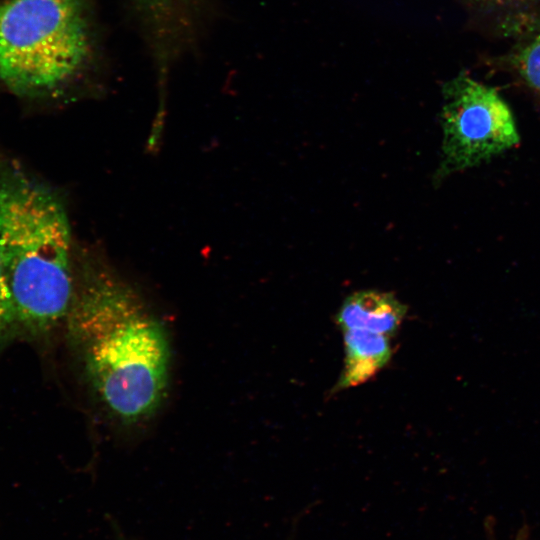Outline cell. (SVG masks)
Instances as JSON below:
<instances>
[{"label": "cell", "mask_w": 540, "mask_h": 540, "mask_svg": "<svg viewBox=\"0 0 540 540\" xmlns=\"http://www.w3.org/2000/svg\"><path fill=\"white\" fill-rule=\"evenodd\" d=\"M64 326L84 378L108 414L134 424L155 413L167 394L169 344L128 283L103 264L83 263Z\"/></svg>", "instance_id": "cell-1"}, {"label": "cell", "mask_w": 540, "mask_h": 540, "mask_svg": "<svg viewBox=\"0 0 540 540\" xmlns=\"http://www.w3.org/2000/svg\"><path fill=\"white\" fill-rule=\"evenodd\" d=\"M0 264L18 338L43 340L65 325L76 286L66 210L50 189L2 161Z\"/></svg>", "instance_id": "cell-2"}, {"label": "cell", "mask_w": 540, "mask_h": 540, "mask_svg": "<svg viewBox=\"0 0 540 540\" xmlns=\"http://www.w3.org/2000/svg\"><path fill=\"white\" fill-rule=\"evenodd\" d=\"M87 51L81 0L0 3V79L12 90L36 93L62 85Z\"/></svg>", "instance_id": "cell-3"}, {"label": "cell", "mask_w": 540, "mask_h": 540, "mask_svg": "<svg viewBox=\"0 0 540 540\" xmlns=\"http://www.w3.org/2000/svg\"><path fill=\"white\" fill-rule=\"evenodd\" d=\"M441 156L435 185L489 162L520 143L513 113L491 86L460 72L442 87Z\"/></svg>", "instance_id": "cell-4"}, {"label": "cell", "mask_w": 540, "mask_h": 540, "mask_svg": "<svg viewBox=\"0 0 540 540\" xmlns=\"http://www.w3.org/2000/svg\"><path fill=\"white\" fill-rule=\"evenodd\" d=\"M406 314V306L393 294L363 290L349 295L336 320L343 331L361 329L386 336L393 335Z\"/></svg>", "instance_id": "cell-5"}, {"label": "cell", "mask_w": 540, "mask_h": 540, "mask_svg": "<svg viewBox=\"0 0 540 540\" xmlns=\"http://www.w3.org/2000/svg\"><path fill=\"white\" fill-rule=\"evenodd\" d=\"M344 346L345 361L338 389L365 383L386 366L392 354L388 336L367 330H345Z\"/></svg>", "instance_id": "cell-6"}, {"label": "cell", "mask_w": 540, "mask_h": 540, "mask_svg": "<svg viewBox=\"0 0 540 540\" xmlns=\"http://www.w3.org/2000/svg\"><path fill=\"white\" fill-rule=\"evenodd\" d=\"M520 80L540 97V34L522 42L507 57Z\"/></svg>", "instance_id": "cell-7"}, {"label": "cell", "mask_w": 540, "mask_h": 540, "mask_svg": "<svg viewBox=\"0 0 540 540\" xmlns=\"http://www.w3.org/2000/svg\"><path fill=\"white\" fill-rule=\"evenodd\" d=\"M15 338H18V331L13 303L0 264V349Z\"/></svg>", "instance_id": "cell-8"}, {"label": "cell", "mask_w": 540, "mask_h": 540, "mask_svg": "<svg viewBox=\"0 0 540 540\" xmlns=\"http://www.w3.org/2000/svg\"><path fill=\"white\" fill-rule=\"evenodd\" d=\"M476 3L492 10H517L529 8L540 0H473Z\"/></svg>", "instance_id": "cell-9"}, {"label": "cell", "mask_w": 540, "mask_h": 540, "mask_svg": "<svg viewBox=\"0 0 540 540\" xmlns=\"http://www.w3.org/2000/svg\"><path fill=\"white\" fill-rule=\"evenodd\" d=\"M517 540H525V535H520Z\"/></svg>", "instance_id": "cell-10"}]
</instances>
